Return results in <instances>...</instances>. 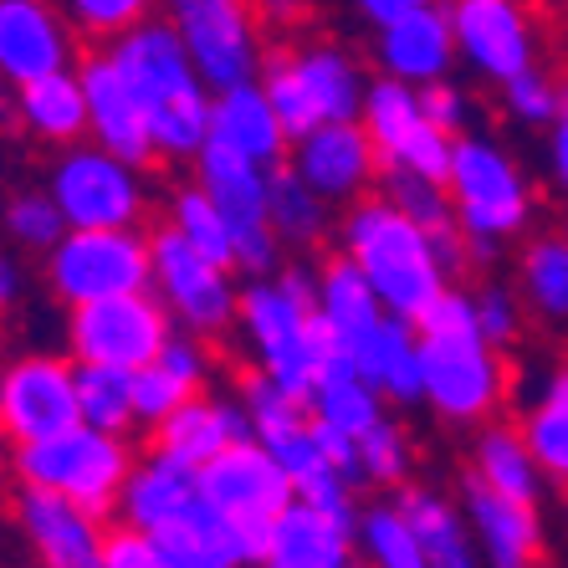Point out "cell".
I'll list each match as a JSON object with an SVG mask.
<instances>
[{
    "label": "cell",
    "mask_w": 568,
    "mask_h": 568,
    "mask_svg": "<svg viewBox=\"0 0 568 568\" xmlns=\"http://www.w3.org/2000/svg\"><path fill=\"white\" fill-rule=\"evenodd\" d=\"M420 328V379L430 410L446 425H491V415L507 405L513 369L503 348L491 344L476 323V297L462 287H446L436 303L415 317Z\"/></svg>",
    "instance_id": "1"
},
{
    "label": "cell",
    "mask_w": 568,
    "mask_h": 568,
    "mask_svg": "<svg viewBox=\"0 0 568 568\" xmlns=\"http://www.w3.org/2000/svg\"><path fill=\"white\" fill-rule=\"evenodd\" d=\"M108 52L119 57L129 72L133 93L149 113V133L164 164H195V154L211 144V108L215 88L200 78L195 57L180 41V31L164 16H149L144 27H133L129 37L108 41Z\"/></svg>",
    "instance_id": "2"
},
{
    "label": "cell",
    "mask_w": 568,
    "mask_h": 568,
    "mask_svg": "<svg viewBox=\"0 0 568 568\" xmlns=\"http://www.w3.org/2000/svg\"><path fill=\"white\" fill-rule=\"evenodd\" d=\"M338 246L364 266V277L374 282V292H379L384 307L395 317H420L450 287V272L436 252V236L415 215L399 211L384 190L344 205Z\"/></svg>",
    "instance_id": "3"
},
{
    "label": "cell",
    "mask_w": 568,
    "mask_h": 568,
    "mask_svg": "<svg viewBox=\"0 0 568 568\" xmlns=\"http://www.w3.org/2000/svg\"><path fill=\"white\" fill-rule=\"evenodd\" d=\"M139 450L123 430H98V425H72L62 436L11 446L16 487H47L82 503L98 517H119L123 487H129Z\"/></svg>",
    "instance_id": "4"
},
{
    "label": "cell",
    "mask_w": 568,
    "mask_h": 568,
    "mask_svg": "<svg viewBox=\"0 0 568 568\" xmlns=\"http://www.w3.org/2000/svg\"><path fill=\"white\" fill-rule=\"evenodd\" d=\"M446 190H450V205H456V221L471 236L476 266L497 262V246L523 236L532 225V211H538L523 164L497 139H487V133H462L456 139Z\"/></svg>",
    "instance_id": "5"
},
{
    "label": "cell",
    "mask_w": 568,
    "mask_h": 568,
    "mask_svg": "<svg viewBox=\"0 0 568 568\" xmlns=\"http://www.w3.org/2000/svg\"><path fill=\"white\" fill-rule=\"evenodd\" d=\"M369 82L374 78L338 41L277 47V52H266V67H262V88L272 93V103L282 113V129L292 139H303V133L338 119H364Z\"/></svg>",
    "instance_id": "6"
},
{
    "label": "cell",
    "mask_w": 568,
    "mask_h": 568,
    "mask_svg": "<svg viewBox=\"0 0 568 568\" xmlns=\"http://www.w3.org/2000/svg\"><path fill=\"white\" fill-rule=\"evenodd\" d=\"M41 282L67 313L123 297V292H149L154 287V236H144L139 225H98V231L72 225L62 246L41 256Z\"/></svg>",
    "instance_id": "7"
},
{
    "label": "cell",
    "mask_w": 568,
    "mask_h": 568,
    "mask_svg": "<svg viewBox=\"0 0 568 568\" xmlns=\"http://www.w3.org/2000/svg\"><path fill=\"white\" fill-rule=\"evenodd\" d=\"M200 487H205V497L236 523L241 548H246L252 564L266 558V542H272L277 517L297 503V481H292V471L256 436L225 446L215 462L200 466Z\"/></svg>",
    "instance_id": "8"
},
{
    "label": "cell",
    "mask_w": 568,
    "mask_h": 568,
    "mask_svg": "<svg viewBox=\"0 0 568 568\" xmlns=\"http://www.w3.org/2000/svg\"><path fill=\"white\" fill-rule=\"evenodd\" d=\"M195 180L225 211V221L236 225V272H246V277L282 272V236L272 231V170L256 164L252 154L211 139L195 154Z\"/></svg>",
    "instance_id": "9"
},
{
    "label": "cell",
    "mask_w": 568,
    "mask_h": 568,
    "mask_svg": "<svg viewBox=\"0 0 568 568\" xmlns=\"http://www.w3.org/2000/svg\"><path fill=\"white\" fill-rule=\"evenodd\" d=\"M174 313L164 307L154 287L149 292H123L108 303L72 307L62 323V344L78 364H108V369H144L164 354L174 338Z\"/></svg>",
    "instance_id": "10"
},
{
    "label": "cell",
    "mask_w": 568,
    "mask_h": 568,
    "mask_svg": "<svg viewBox=\"0 0 568 568\" xmlns=\"http://www.w3.org/2000/svg\"><path fill=\"white\" fill-rule=\"evenodd\" d=\"M154 292L174 313V323L200 338H225L241 323V287L231 266L205 256L170 221L154 231Z\"/></svg>",
    "instance_id": "11"
},
{
    "label": "cell",
    "mask_w": 568,
    "mask_h": 568,
    "mask_svg": "<svg viewBox=\"0 0 568 568\" xmlns=\"http://www.w3.org/2000/svg\"><path fill=\"white\" fill-rule=\"evenodd\" d=\"M159 6L215 93L262 78L266 52L256 0H159Z\"/></svg>",
    "instance_id": "12"
},
{
    "label": "cell",
    "mask_w": 568,
    "mask_h": 568,
    "mask_svg": "<svg viewBox=\"0 0 568 568\" xmlns=\"http://www.w3.org/2000/svg\"><path fill=\"white\" fill-rule=\"evenodd\" d=\"M47 190L62 205V215L82 231L98 225H144L149 195L139 164L119 159L103 144H72L57 149L52 170H47Z\"/></svg>",
    "instance_id": "13"
},
{
    "label": "cell",
    "mask_w": 568,
    "mask_h": 568,
    "mask_svg": "<svg viewBox=\"0 0 568 568\" xmlns=\"http://www.w3.org/2000/svg\"><path fill=\"white\" fill-rule=\"evenodd\" d=\"M0 425L11 446L62 436L82 425L78 399V358L72 354H16L0 374Z\"/></svg>",
    "instance_id": "14"
},
{
    "label": "cell",
    "mask_w": 568,
    "mask_h": 568,
    "mask_svg": "<svg viewBox=\"0 0 568 568\" xmlns=\"http://www.w3.org/2000/svg\"><path fill=\"white\" fill-rule=\"evenodd\" d=\"M364 129L379 144L384 170H410V174H425V180L446 185L456 139L430 123V113L420 103V88L395 82V78H374L369 103H364Z\"/></svg>",
    "instance_id": "15"
},
{
    "label": "cell",
    "mask_w": 568,
    "mask_h": 568,
    "mask_svg": "<svg viewBox=\"0 0 568 568\" xmlns=\"http://www.w3.org/2000/svg\"><path fill=\"white\" fill-rule=\"evenodd\" d=\"M462 62L487 82H513L538 67V27L528 0H446Z\"/></svg>",
    "instance_id": "16"
},
{
    "label": "cell",
    "mask_w": 568,
    "mask_h": 568,
    "mask_svg": "<svg viewBox=\"0 0 568 568\" xmlns=\"http://www.w3.org/2000/svg\"><path fill=\"white\" fill-rule=\"evenodd\" d=\"M11 513L37 568H103L108 528L82 503L47 487H16Z\"/></svg>",
    "instance_id": "17"
},
{
    "label": "cell",
    "mask_w": 568,
    "mask_h": 568,
    "mask_svg": "<svg viewBox=\"0 0 568 568\" xmlns=\"http://www.w3.org/2000/svg\"><path fill=\"white\" fill-rule=\"evenodd\" d=\"M287 164L333 205H354L384 180V159L364 119H338L292 139Z\"/></svg>",
    "instance_id": "18"
},
{
    "label": "cell",
    "mask_w": 568,
    "mask_h": 568,
    "mask_svg": "<svg viewBox=\"0 0 568 568\" xmlns=\"http://www.w3.org/2000/svg\"><path fill=\"white\" fill-rule=\"evenodd\" d=\"M78 37L72 16L52 0H0V78L21 88L78 67Z\"/></svg>",
    "instance_id": "19"
},
{
    "label": "cell",
    "mask_w": 568,
    "mask_h": 568,
    "mask_svg": "<svg viewBox=\"0 0 568 568\" xmlns=\"http://www.w3.org/2000/svg\"><path fill=\"white\" fill-rule=\"evenodd\" d=\"M456 497H462V513H466V523H471L476 542H481L487 568H542V558H548V532H542L538 503L503 497V491L487 487L471 466L462 471Z\"/></svg>",
    "instance_id": "20"
},
{
    "label": "cell",
    "mask_w": 568,
    "mask_h": 568,
    "mask_svg": "<svg viewBox=\"0 0 568 568\" xmlns=\"http://www.w3.org/2000/svg\"><path fill=\"white\" fill-rule=\"evenodd\" d=\"M82 72V88H88V123H93V144L113 149L119 159L149 170L159 159L154 149V133H149V113L133 93L129 72L119 67L113 52H93L78 62Z\"/></svg>",
    "instance_id": "21"
},
{
    "label": "cell",
    "mask_w": 568,
    "mask_h": 568,
    "mask_svg": "<svg viewBox=\"0 0 568 568\" xmlns=\"http://www.w3.org/2000/svg\"><path fill=\"white\" fill-rule=\"evenodd\" d=\"M456 62H462V47H456V27H450V6L430 0V6L399 16L389 27H374V67H379V78L430 88V82L450 78Z\"/></svg>",
    "instance_id": "22"
},
{
    "label": "cell",
    "mask_w": 568,
    "mask_h": 568,
    "mask_svg": "<svg viewBox=\"0 0 568 568\" xmlns=\"http://www.w3.org/2000/svg\"><path fill=\"white\" fill-rule=\"evenodd\" d=\"M149 436H154V450L174 456V462L205 466V462H215L225 446H236V440L256 436V430H252V415H246L241 395H205V389H200V395H190L185 405L159 425V430H149Z\"/></svg>",
    "instance_id": "23"
},
{
    "label": "cell",
    "mask_w": 568,
    "mask_h": 568,
    "mask_svg": "<svg viewBox=\"0 0 568 568\" xmlns=\"http://www.w3.org/2000/svg\"><path fill=\"white\" fill-rule=\"evenodd\" d=\"M11 123L27 133L31 144H47V149H72L82 139H93L82 72L67 67V72H52V78L11 88Z\"/></svg>",
    "instance_id": "24"
},
{
    "label": "cell",
    "mask_w": 568,
    "mask_h": 568,
    "mask_svg": "<svg viewBox=\"0 0 568 568\" xmlns=\"http://www.w3.org/2000/svg\"><path fill=\"white\" fill-rule=\"evenodd\" d=\"M354 558H358V542L344 517H333L317 503L297 497L277 517L272 542H266V558L256 568H348Z\"/></svg>",
    "instance_id": "25"
},
{
    "label": "cell",
    "mask_w": 568,
    "mask_h": 568,
    "mask_svg": "<svg viewBox=\"0 0 568 568\" xmlns=\"http://www.w3.org/2000/svg\"><path fill=\"white\" fill-rule=\"evenodd\" d=\"M211 139L241 149V154H252L266 170L287 164V154H292V133L282 129V113H277V103H272V93L262 88V78L215 93Z\"/></svg>",
    "instance_id": "26"
},
{
    "label": "cell",
    "mask_w": 568,
    "mask_h": 568,
    "mask_svg": "<svg viewBox=\"0 0 568 568\" xmlns=\"http://www.w3.org/2000/svg\"><path fill=\"white\" fill-rule=\"evenodd\" d=\"M354 369L379 389L389 405H420L425 379H420V328L415 317L384 313V323L354 348Z\"/></svg>",
    "instance_id": "27"
},
{
    "label": "cell",
    "mask_w": 568,
    "mask_h": 568,
    "mask_svg": "<svg viewBox=\"0 0 568 568\" xmlns=\"http://www.w3.org/2000/svg\"><path fill=\"white\" fill-rule=\"evenodd\" d=\"M317 313H323V323L338 333V344L358 348L384 323L389 307H384V297L374 292V282L364 277V266L338 246L328 262L317 266Z\"/></svg>",
    "instance_id": "28"
},
{
    "label": "cell",
    "mask_w": 568,
    "mask_h": 568,
    "mask_svg": "<svg viewBox=\"0 0 568 568\" xmlns=\"http://www.w3.org/2000/svg\"><path fill=\"white\" fill-rule=\"evenodd\" d=\"M395 497L405 503V513L415 517L430 568H487L481 542H476L471 523H466V513H462V497H446V491H436V487H399Z\"/></svg>",
    "instance_id": "29"
},
{
    "label": "cell",
    "mask_w": 568,
    "mask_h": 568,
    "mask_svg": "<svg viewBox=\"0 0 568 568\" xmlns=\"http://www.w3.org/2000/svg\"><path fill=\"white\" fill-rule=\"evenodd\" d=\"M471 471L497 487L503 497H517V503H538L548 497V471L538 466L532 456L528 436H523V425H481L471 440Z\"/></svg>",
    "instance_id": "30"
},
{
    "label": "cell",
    "mask_w": 568,
    "mask_h": 568,
    "mask_svg": "<svg viewBox=\"0 0 568 568\" xmlns=\"http://www.w3.org/2000/svg\"><path fill=\"white\" fill-rule=\"evenodd\" d=\"M517 292L542 323L568 328V231H542V236H532L523 246Z\"/></svg>",
    "instance_id": "31"
},
{
    "label": "cell",
    "mask_w": 568,
    "mask_h": 568,
    "mask_svg": "<svg viewBox=\"0 0 568 568\" xmlns=\"http://www.w3.org/2000/svg\"><path fill=\"white\" fill-rule=\"evenodd\" d=\"M272 231L282 236V246L292 252H313L328 241V231H338L333 221V200H323L292 164L272 170Z\"/></svg>",
    "instance_id": "32"
},
{
    "label": "cell",
    "mask_w": 568,
    "mask_h": 568,
    "mask_svg": "<svg viewBox=\"0 0 568 568\" xmlns=\"http://www.w3.org/2000/svg\"><path fill=\"white\" fill-rule=\"evenodd\" d=\"M354 542H358V558H364L369 568H430L425 542H420V528H415V517L405 513L399 497L364 503L358 528H354Z\"/></svg>",
    "instance_id": "33"
},
{
    "label": "cell",
    "mask_w": 568,
    "mask_h": 568,
    "mask_svg": "<svg viewBox=\"0 0 568 568\" xmlns=\"http://www.w3.org/2000/svg\"><path fill=\"white\" fill-rule=\"evenodd\" d=\"M523 436H528L538 466L548 471V481L568 487V364L542 379V389L528 399L523 410Z\"/></svg>",
    "instance_id": "34"
},
{
    "label": "cell",
    "mask_w": 568,
    "mask_h": 568,
    "mask_svg": "<svg viewBox=\"0 0 568 568\" xmlns=\"http://www.w3.org/2000/svg\"><path fill=\"white\" fill-rule=\"evenodd\" d=\"M384 405H389V399L358 369H333V374H323V384L313 389L317 420L333 425V430H344V436H354V440L369 436L374 425L384 420Z\"/></svg>",
    "instance_id": "35"
},
{
    "label": "cell",
    "mask_w": 568,
    "mask_h": 568,
    "mask_svg": "<svg viewBox=\"0 0 568 568\" xmlns=\"http://www.w3.org/2000/svg\"><path fill=\"white\" fill-rule=\"evenodd\" d=\"M164 211H170V225L180 231V236L195 241L205 256H215L221 266H231V272H236V225L225 221V211L215 205L211 195H205V185H200V180L174 185Z\"/></svg>",
    "instance_id": "36"
},
{
    "label": "cell",
    "mask_w": 568,
    "mask_h": 568,
    "mask_svg": "<svg viewBox=\"0 0 568 568\" xmlns=\"http://www.w3.org/2000/svg\"><path fill=\"white\" fill-rule=\"evenodd\" d=\"M67 231H72V221L62 215L52 190H16V195L6 200V236H11L16 252L47 256L62 246Z\"/></svg>",
    "instance_id": "37"
},
{
    "label": "cell",
    "mask_w": 568,
    "mask_h": 568,
    "mask_svg": "<svg viewBox=\"0 0 568 568\" xmlns=\"http://www.w3.org/2000/svg\"><path fill=\"white\" fill-rule=\"evenodd\" d=\"M78 399L82 420L98 430H133V369H108V364H78Z\"/></svg>",
    "instance_id": "38"
},
{
    "label": "cell",
    "mask_w": 568,
    "mask_h": 568,
    "mask_svg": "<svg viewBox=\"0 0 568 568\" xmlns=\"http://www.w3.org/2000/svg\"><path fill=\"white\" fill-rule=\"evenodd\" d=\"M358 462H364V481L369 487H384V491L410 487V471H415L410 430L384 415L369 436H358Z\"/></svg>",
    "instance_id": "39"
},
{
    "label": "cell",
    "mask_w": 568,
    "mask_h": 568,
    "mask_svg": "<svg viewBox=\"0 0 568 568\" xmlns=\"http://www.w3.org/2000/svg\"><path fill=\"white\" fill-rule=\"evenodd\" d=\"M503 113L523 129H554L564 113V82L548 78L542 67H528L523 78L503 82Z\"/></svg>",
    "instance_id": "40"
},
{
    "label": "cell",
    "mask_w": 568,
    "mask_h": 568,
    "mask_svg": "<svg viewBox=\"0 0 568 568\" xmlns=\"http://www.w3.org/2000/svg\"><path fill=\"white\" fill-rule=\"evenodd\" d=\"M72 27L93 41H119L154 16V0H62Z\"/></svg>",
    "instance_id": "41"
},
{
    "label": "cell",
    "mask_w": 568,
    "mask_h": 568,
    "mask_svg": "<svg viewBox=\"0 0 568 568\" xmlns=\"http://www.w3.org/2000/svg\"><path fill=\"white\" fill-rule=\"evenodd\" d=\"M190 395H195V389H190L185 379H174L154 358V364H144V369L133 374V425H139V430H159Z\"/></svg>",
    "instance_id": "42"
},
{
    "label": "cell",
    "mask_w": 568,
    "mask_h": 568,
    "mask_svg": "<svg viewBox=\"0 0 568 568\" xmlns=\"http://www.w3.org/2000/svg\"><path fill=\"white\" fill-rule=\"evenodd\" d=\"M476 297V323H481V333H487L497 348L517 344V333H523V292L503 287V282H481V287H471Z\"/></svg>",
    "instance_id": "43"
},
{
    "label": "cell",
    "mask_w": 568,
    "mask_h": 568,
    "mask_svg": "<svg viewBox=\"0 0 568 568\" xmlns=\"http://www.w3.org/2000/svg\"><path fill=\"white\" fill-rule=\"evenodd\" d=\"M159 364L174 374V379H185L190 389H205V384L215 379V354H211V338H200V333H185L174 328V338L164 344V354H159Z\"/></svg>",
    "instance_id": "44"
},
{
    "label": "cell",
    "mask_w": 568,
    "mask_h": 568,
    "mask_svg": "<svg viewBox=\"0 0 568 568\" xmlns=\"http://www.w3.org/2000/svg\"><path fill=\"white\" fill-rule=\"evenodd\" d=\"M159 548H164V558H170L174 568H246L241 558H231L215 538H205V532L195 528H174V532H159Z\"/></svg>",
    "instance_id": "45"
},
{
    "label": "cell",
    "mask_w": 568,
    "mask_h": 568,
    "mask_svg": "<svg viewBox=\"0 0 568 568\" xmlns=\"http://www.w3.org/2000/svg\"><path fill=\"white\" fill-rule=\"evenodd\" d=\"M103 568H174V564L164 558V548H159L149 532H139V528H129V523H119V528H108Z\"/></svg>",
    "instance_id": "46"
},
{
    "label": "cell",
    "mask_w": 568,
    "mask_h": 568,
    "mask_svg": "<svg viewBox=\"0 0 568 568\" xmlns=\"http://www.w3.org/2000/svg\"><path fill=\"white\" fill-rule=\"evenodd\" d=\"M420 103H425V113H430V123H436V129H446L450 139H462L466 123H471V98H466L462 82H450V78L420 88Z\"/></svg>",
    "instance_id": "47"
},
{
    "label": "cell",
    "mask_w": 568,
    "mask_h": 568,
    "mask_svg": "<svg viewBox=\"0 0 568 568\" xmlns=\"http://www.w3.org/2000/svg\"><path fill=\"white\" fill-rule=\"evenodd\" d=\"M548 174H554V185L568 195V78H564V113L548 129Z\"/></svg>",
    "instance_id": "48"
},
{
    "label": "cell",
    "mask_w": 568,
    "mask_h": 568,
    "mask_svg": "<svg viewBox=\"0 0 568 568\" xmlns=\"http://www.w3.org/2000/svg\"><path fill=\"white\" fill-rule=\"evenodd\" d=\"M369 27H389V21H399V16H410L420 11V6H430V0H348Z\"/></svg>",
    "instance_id": "49"
},
{
    "label": "cell",
    "mask_w": 568,
    "mask_h": 568,
    "mask_svg": "<svg viewBox=\"0 0 568 568\" xmlns=\"http://www.w3.org/2000/svg\"><path fill=\"white\" fill-rule=\"evenodd\" d=\"M0 303H21V252H6V262H0Z\"/></svg>",
    "instance_id": "50"
},
{
    "label": "cell",
    "mask_w": 568,
    "mask_h": 568,
    "mask_svg": "<svg viewBox=\"0 0 568 568\" xmlns=\"http://www.w3.org/2000/svg\"><path fill=\"white\" fill-rule=\"evenodd\" d=\"M348 568H369V564H364V558H354V564H348Z\"/></svg>",
    "instance_id": "51"
}]
</instances>
